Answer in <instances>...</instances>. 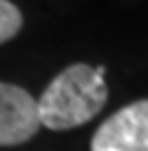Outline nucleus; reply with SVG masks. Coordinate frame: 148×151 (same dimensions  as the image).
I'll list each match as a JSON object with an SVG mask.
<instances>
[{"instance_id":"nucleus-2","label":"nucleus","mask_w":148,"mask_h":151,"mask_svg":"<svg viewBox=\"0 0 148 151\" xmlns=\"http://www.w3.org/2000/svg\"><path fill=\"white\" fill-rule=\"evenodd\" d=\"M92 151H148V99L132 101L99 125Z\"/></svg>"},{"instance_id":"nucleus-4","label":"nucleus","mask_w":148,"mask_h":151,"mask_svg":"<svg viewBox=\"0 0 148 151\" xmlns=\"http://www.w3.org/2000/svg\"><path fill=\"white\" fill-rule=\"evenodd\" d=\"M21 24H23V19H21L19 7L9 0H0V45L12 40L19 33Z\"/></svg>"},{"instance_id":"nucleus-1","label":"nucleus","mask_w":148,"mask_h":151,"mask_svg":"<svg viewBox=\"0 0 148 151\" xmlns=\"http://www.w3.org/2000/svg\"><path fill=\"white\" fill-rule=\"evenodd\" d=\"M103 76V66H66L38 99L40 125L49 130H73L92 120L108 99Z\"/></svg>"},{"instance_id":"nucleus-3","label":"nucleus","mask_w":148,"mask_h":151,"mask_svg":"<svg viewBox=\"0 0 148 151\" xmlns=\"http://www.w3.org/2000/svg\"><path fill=\"white\" fill-rule=\"evenodd\" d=\"M38 130V101L23 87L0 83V146L23 144Z\"/></svg>"}]
</instances>
